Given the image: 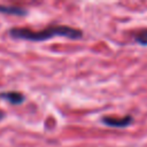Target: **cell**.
I'll return each instance as SVG.
<instances>
[{
    "label": "cell",
    "instance_id": "6da1fadb",
    "mask_svg": "<svg viewBox=\"0 0 147 147\" xmlns=\"http://www.w3.org/2000/svg\"><path fill=\"white\" fill-rule=\"evenodd\" d=\"M9 34L15 39H24V40H30V41H44L55 36L67 37L70 39H80L83 36L80 30L65 26V25H54V26L44 29L41 31H31L28 29L15 28L9 31Z\"/></svg>",
    "mask_w": 147,
    "mask_h": 147
},
{
    "label": "cell",
    "instance_id": "7a4b0ae2",
    "mask_svg": "<svg viewBox=\"0 0 147 147\" xmlns=\"http://www.w3.org/2000/svg\"><path fill=\"white\" fill-rule=\"evenodd\" d=\"M102 123L107 126L110 127H126L132 123V117L131 116H125L121 118H114V117H102Z\"/></svg>",
    "mask_w": 147,
    "mask_h": 147
},
{
    "label": "cell",
    "instance_id": "3957f363",
    "mask_svg": "<svg viewBox=\"0 0 147 147\" xmlns=\"http://www.w3.org/2000/svg\"><path fill=\"white\" fill-rule=\"evenodd\" d=\"M0 98L5 99L6 101H8L11 105H20L24 101V95L20 92H15V91L3 92V93L0 94Z\"/></svg>",
    "mask_w": 147,
    "mask_h": 147
},
{
    "label": "cell",
    "instance_id": "277c9868",
    "mask_svg": "<svg viewBox=\"0 0 147 147\" xmlns=\"http://www.w3.org/2000/svg\"><path fill=\"white\" fill-rule=\"evenodd\" d=\"M0 13L9 14V15H26V10L16 6H3L0 5Z\"/></svg>",
    "mask_w": 147,
    "mask_h": 147
},
{
    "label": "cell",
    "instance_id": "5b68a950",
    "mask_svg": "<svg viewBox=\"0 0 147 147\" xmlns=\"http://www.w3.org/2000/svg\"><path fill=\"white\" fill-rule=\"evenodd\" d=\"M134 39H136V41H137L139 45H141V46H147V29L140 31L139 33H137L136 37H134Z\"/></svg>",
    "mask_w": 147,
    "mask_h": 147
},
{
    "label": "cell",
    "instance_id": "8992f818",
    "mask_svg": "<svg viewBox=\"0 0 147 147\" xmlns=\"http://www.w3.org/2000/svg\"><path fill=\"white\" fill-rule=\"evenodd\" d=\"M3 116H5V113L0 110V119H1V118H3Z\"/></svg>",
    "mask_w": 147,
    "mask_h": 147
}]
</instances>
